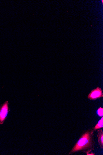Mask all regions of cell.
I'll return each instance as SVG.
<instances>
[{"label": "cell", "mask_w": 103, "mask_h": 155, "mask_svg": "<svg viewBox=\"0 0 103 155\" xmlns=\"http://www.w3.org/2000/svg\"><path fill=\"white\" fill-rule=\"evenodd\" d=\"M94 131L92 130H88L80 137L78 141L69 153V155L79 151L85 153L88 155L94 150L95 142Z\"/></svg>", "instance_id": "obj_1"}, {"label": "cell", "mask_w": 103, "mask_h": 155, "mask_svg": "<svg viewBox=\"0 0 103 155\" xmlns=\"http://www.w3.org/2000/svg\"><path fill=\"white\" fill-rule=\"evenodd\" d=\"M103 117L98 122V123L95 127L92 130L94 131L96 130L103 128Z\"/></svg>", "instance_id": "obj_5"}, {"label": "cell", "mask_w": 103, "mask_h": 155, "mask_svg": "<svg viewBox=\"0 0 103 155\" xmlns=\"http://www.w3.org/2000/svg\"><path fill=\"white\" fill-rule=\"evenodd\" d=\"M103 97L102 90L99 87L92 90L88 96V98L90 100H95Z\"/></svg>", "instance_id": "obj_3"}, {"label": "cell", "mask_w": 103, "mask_h": 155, "mask_svg": "<svg viewBox=\"0 0 103 155\" xmlns=\"http://www.w3.org/2000/svg\"><path fill=\"white\" fill-rule=\"evenodd\" d=\"M10 111L9 103L7 101L0 105V124L2 125L7 118Z\"/></svg>", "instance_id": "obj_2"}, {"label": "cell", "mask_w": 103, "mask_h": 155, "mask_svg": "<svg viewBox=\"0 0 103 155\" xmlns=\"http://www.w3.org/2000/svg\"><path fill=\"white\" fill-rule=\"evenodd\" d=\"M97 114L100 117H103V108L100 107L97 111Z\"/></svg>", "instance_id": "obj_6"}, {"label": "cell", "mask_w": 103, "mask_h": 155, "mask_svg": "<svg viewBox=\"0 0 103 155\" xmlns=\"http://www.w3.org/2000/svg\"><path fill=\"white\" fill-rule=\"evenodd\" d=\"M98 144L101 148H103V132L102 130L97 131Z\"/></svg>", "instance_id": "obj_4"}]
</instances>
